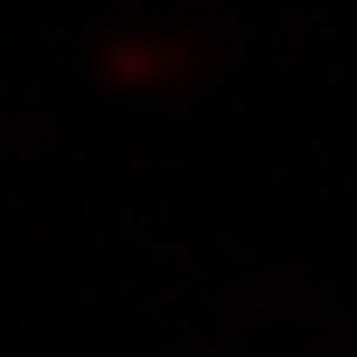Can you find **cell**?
<instances>
[{"label":"cell","mask_w":357,"mask_h":357,"mask_svg":"<svg viewBox=\"0 0 357 357\" xmlns=\"http://www.w3.org/2000/svg\"><path fill=\"white\" fill-rule=\"evenodd\" d=\"M94 75H104V94H123V104H169V94H197L207 47H197L178 19H123V29L94 47Z\"/></svg>","instance_id":"1"}]
</instances>
